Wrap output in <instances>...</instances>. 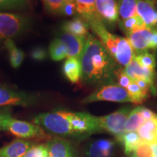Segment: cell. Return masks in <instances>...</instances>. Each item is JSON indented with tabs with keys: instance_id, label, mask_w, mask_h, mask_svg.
Listing matches in <instances>:
<instances>
[{
	"instance_id": "1",
	"label": "cell",
	"mask_w": 157,
	"mask_h": 157,
	"mask_svg": "<svg viewBox=\"0 0 157 157\" xmlns=\"http://www.w3.org/2000/svg\"><path fill=\"white\" fill-rule=\"evenodd\" d=\"M82 79L90 84H111L121 71L100 40L88 35L81 57Z\"/></svg>"
},
{
	"instance_id": "2",
	"label": "cell",
	"mask_w": 157,
	"mask_h": 157,
	"mask_svg": "<svg viewBox=\"0 0 157 157\" xmlns=\"http://www.w3.org/2000/svg\"><path fill=\"white\" fill-rule=\"evenodd\" d=\"M89 28L99 37L108 52L118 64L124 67L128 66L135 56L128 39L111 34L101 20L90 23Z\"/></svg>"
},
{
	"instance_id": "3",
	"label": "cell",
	"mask_w": 157,
	"mask_h": 157,
	"mask_svg": "<svg viewBox=\"0 0 157 157\" xmlns=\"http://www.w3.org/2000/svg\"><path fill=\"white\" fill-rule=\"evenodd\" d=\"M34 124L44 130L55 135L70 136L76 135L67 116L66 111H56L38 114L34 117Z\"/></svg>"
},
{
	"instance_id": "4",
	"label": "cell",
	"mask_w": 157,
	"mask_h": 157,
	"mask_svg": "<svg viewBox=\"0 0 157 157\" xmlns=\"http://www.w3.org/2000/svg\"><path fill=\"white\" fill-rule=\"evenodd\" d=\"M28 16L17 13H0V43L23 34L30 28Z\"/></svg>"
},
{
	"instance_id": "5",
	"label": "cell",
	"mask_w": 157,
	"mask_h": 157,
	"mask_svg": "<svg viewBox=\"0 0 157 157\" xmlns=\"http://www.w3.org/2000/svg\"><path fill=\"white\" fill-rule=\"evenodd\" d=\"M1 130L7 131L22 139H47L49 137L44 129L39 125L15 119L12 116L4 120Z\"/></svg>"
},
{
	"instance_id": "6",
	"label": "cell",
	"mask_w": 157,
	"mask_h": 157,
	"mask_svg": "<svg viewBox=\"0 0 157 157\" xmlns=\"http://www.w3.org/2000/svg\"><path fill=\"white\" fill-rule=\"evenodd\" d=\"M39 101L38 94L23 91L6 84H0V106L16 105L29 107L36 105Z\"/></svg>"
},
{
	"instance_id": "7",
	"label": "cell",
	"mask_w": 157,
	"mask_h": 157,
	"mask_svg": "<svg viewBox=\"0 0 157 157\" xmlns=\"http://www.w3.org/2000/svg\"><path fill=\"white\" fill-rule=\"evenodd\" d=\"M130 111V109L126 107L111 114L98 117V124L101 130L111 133L119 140L121 135L125 133V124Z\"/></svg>"
},
{
	"instance_id": "8",
	"label": "cell",
	"mask_w": 157,
	"mask_h": 157,
	"mask_svg": "<svg viewBox=\"0 0 157 157\" xmlns=\"http://www.w3.org/2000/svg\"><path fill=\"white\" fill-rule=\"evenodd\" d=\"M111 101L117 103H132V98L129 96L126 89L117 84H108L104 85L96 90L82 101L84 103H90L96 101Z\"/></svg>"
},
{
	"instance_id": "9",
	"label": "cell",
	"mask_w": 157,
	"mask_h": 157,
	"mask_svg": "<svg viewBox=\"0 0 157 157\" xmlns=\"http://www.w3.org/2000/svg\"><path fill=\"white\" fill-rule=\"evenodd\" d=\"M67 116L76 135L92 134L102 131L98 124V117L86 112L70 111H67Z\"/></svg>"
},
{
	"instance_id": "10",
	"label": "cell",
	"mask_w": 157,
	"mask_h": 157,
	"mask_svg": "<svg viewBox=\"0 0 157 157\" xmlns=\"http://www.w3.org/2000/svg\"><path fill=\"white\" fill-rule=\"evenodd\" d=\"M136 13L146 28H157V0H137Z\"/></svg>"
},
{
	"instance_id": "11",
	"label": "cell",
	"mask_w": 157,
	"mask_h": 157,
	"mask_svg": "<svg viewBox=\"0 0 157 157\" xmlns=\"http://www.w3.org/2000/svg\"><path fill=\"white\" fill-rule=\"evenodd\" d=\"M58 39L63 48L67 58L74 57L81 60L86 39L80 38L66 32L63 33L58 37Z\"/></svg>"
},
{
	"instance_id": "12",
	"label": "cell",
	"mask_w": 157,
	"mask_h": 157,
	"mask_svg": "<svg viewBox=\"0 0 157 157\" xmlns=\"http://www.w3.org/2000/svg\"><path fill=\"white\" fill-rule=\"evenodd\" d=\"M96 9L104 25H113L119 21L118 5L116 0H95Z\"/></svg>"
},
{
	"instance_id": "13",
	"label": "cell",
	"mask_w": 157,
	"mask_h": 157,
	"mask_svg": "<svg viewBox=\"0 0 157 157\" xmlns=\"http://www.w3.org/2000/svg\"><path fill=\"white\" fill-rule=\"evenodd\" d=\"M123 71L133 80H144L148 82L151 86L153 91L154 92V81L156 76L154 70L143 67L138 63L134 57L129 64Z\"/></svg>"
},
{
	"instance_id": "14",
	"label": "cell",
	"mask_w": 157,
	"mask_h": 157,
	"mask_svg": "<svg viewBox=\"0 0 157 157\" xmlns=\"http://www.w3.org/2000/svg\"><path fill=\"white\" fill-rule=\"evenodd\" d=\"M152 29H144L133 31L127 36V39L130 42L131 46L137 56L148 52L150 50V41Z\"/></svg>"
},
{
	"instance_id": "15",
	"label": "cell",
	"mask_w": 157,
	"mask_h": 157,
	"mask_svg": "<svg viewBox=\"0 0 157 157\" xmlns=\"http://www.w3.org/2000/svg\"><path fill=\"white\" fill-rule=\"evenodd\" d=\"M49 157H76L75 150L67 140L56 137L46 143Z\"/></svg>"
},
{
	"instance_id": "16",
	"label": "cell",
	"mask_w": 157,
	"mask_h": 157,
	"mask_svg": "<svg viewBox=\"0 0 157 157\" xmlns=\"http://www.w3.org/2000/svg\"><path fill=\"white\" fill-rule=\"evenodd\" d=\"M114 143L108 139H101L90 143L87 157H113Z\"/></svg>"
},
{
	"instance_id": "17",
	"label": "cell",
	"mask_w": 157,
	"mask_h": 157,
	"mask_svg": "<svg viewBox=\"0 0 157 157\" xmlns=\"http://www.w3.org/2000/svg\"><path fill=\"white\" fill-rule=\"evenodd\" d=\"M76 10L80 17L89 25L90 23L101 20L96 9L95 0H74Z\"/></svg>"
},
{
	"instance_id": "18",
	"label": "cell",
	"mask_w": 157,
	"mask_h": 157,
	"mask_svg": "<svg viewBox=\"0 0 157 157\" xmlns=\"http://www.w3.org/2000/svg\"><path fill=\"white\" fill-rule=\"evenodd\" d=\"M32 146L34 143L31 141L16 139L7 146L0 148V157H22Z\"/></svg>"
},
{
	"instance_id": "19",
	"label": "cell",
	"mask_w": 157,
	"mask_h": 157,
	"mask_svg": "<svg viewBox=\"0 0 157 157\" xmlns=\"http://www.w3.org/2000/svg\"><path fill=\"white\" fill-rule=\"evenodd\" d=\"M89 25L82 17H74L62 25L64 32L83 39H86L89 35Z\"/></svg>"
},
{
	"instance_id": "20",
	"label": "cell",
	"mask_w": 157,
	"mask_h": 157,
	"mask_svg": "<svg viewBox=\"0 0 157 157\" xmlns=\"http://www.w3.org/2000/svg\"><path fill=\"white\" fill-rule=\"evenodd\" d=\"M63 71L68 81L73 84H76L82 78L81 60L74 57L68 58L63 64Z\"/></svg>"
},
{
	"instance_id": "21",
	"label": "cell",
	"mask_w": 157,
	"mask_h": 157,
	"mask_svg": "<svg viewBox=\"0 0 157 157\" xmlns=\"http://www.w3.org/2000/svg\"><path fill=\"white\" fill-rule=\"evenodd\" d=\"M140 139L150 143H157V116L146 120L137 130Z\"/></svg>"
},
{
	"instance_id": "22",
	"label": "cell",
	"mask_w": 157,
	"mask_h": 157,
	"mask_svg": "<svg viewBox=\"0 0 157 157\" xmlns=\"http://www.w3.org/2000/svg\"><path fill=\"white\" fill-rule=\"evenodd\" d=\"M5 46L8 52L9 60L12 67L19 68L25 58L24 52L17 48L13 39H7L5 41Z\"/></svg>"
},
{
	"instance_id": "23",
	"label": "cell",
	"mask_w": 157,
	"mask_h": 157,
	"mask_svg": "<svg viewBox=\"0 0 157 157\" xmlns=\"http://www.w3.org/2000/svg\"><path fill=\"white\" fill-rule=\"evenodd\" d=\"M119 25L121 30L127 36L133 31L146 28V25L141 17L136 15L126 20L119 21Z\"/></svg>"
},
{
	"instance_id": "24",
	"label": "cell",
	"mask_w": 157,
	"mask_h": 157,
	"mask_svg": "<svg viewBox=\"0 0 157 157\" xmlns=\"http://www.w3.org/2000/svg\"><path fill=\"white\" fill-rule=\"evenodd\" d=\"M119 140L122 143L125 154L129 156L140 142L141 139L137 131H133L125 132L121 135Z\"/></svg>"
},
{
	"instance_id": "25",
	"label": "cell",
	"mask_w": 157,
	"mask_h": 157,
	"mask_svg": "<svg viewBox=\"0 0 157 157\" xmlns=\"http://www.w3.org/2000/svg\"><path fill=\"white\" fill-rule=\"evenodd\" d=\"M118 12L121 20H126L137 15V0H118Z\"/></svg>"
},
{
	"instance_id": "26",
	"label": "cell",
	"mask_w": 157,
	"mask_h": 157,
	"mask_svg": "<svg viewBox=\"0 0 157 157\" xmlns=\"http://www.w3.org/2000/svg\"><path fill=\"white\" fill-rule=\"evenodd\" d=\"M145 121V119L140 114V107L135 108L130 111L127 118L125 124V132L137 131Z\"/></svg>"
},
{
	"instance_id": "27",
	"label": "cell",
	"mask_w": 157,
	"mask_h": 157,
	"mask_svg": "<svg viewBox=\"0 0 157 157\" xmlns=\"http://www.w3.org/2000/svg\"><path fill=\"white\" fill-rule=\"evenodd\" d=\"M128 92L129 96L132 98V103H141L146 100L148 97V94L145 93L140 89V87L137 85L135 81H133L126 88Z\"/></svg>"
},
{
	"instance_id": "28",
	"label": "cell",
	"mask_w": 157,
	"mask_h": 157,
	"mask_svg": "<svg viewBox=\"0 0 157 157\" xmlns=\"http://www.w3.org/2000/svg\"><path fill=\"white\" fill-rule=\"evenodd\" d=\"M29 6V0H0V11L21 10Z\"/></svg>"
},
{
	"instance_id": "29",
	"label": "cell",
	"mask_w": 157,
	"mask_h": 157,
	"mask_svg": "<svg viewBox=\"0 0 157 157\" xmlns=\"http://www.w3.org/2000/svg\"><path fill=\"white\" fill-rule=\"evenodd\" d=\"M49 53H50V58L55 61H60L67 58V56L58 38L54 39L51 42L49 47Z\"/></svg>"
},
{
	"instance_id": "30",
	"label": "cell",
	"mask_w": 157,
	"mask_h": 157,
	"mask_svg": "<svg viewBox=\"0 0 157 157\" xmlns=\"http://www.w3.org/2000/svg\"><path fill=\"white\" fill-rule=\"evenodd\" d=\"M129 156L132 157H153L154 154L150 143L141 140Z\"/></svg>"
},
{
	"instance_id": "31",
	"label": "cell",
	"mask_w": 157,
	"mask_h": 157,
	"mask_svg": "<svg viewBox=\"0 0 157 157\" xmlns=\"http://www.w3.org/2000/svg\"><path fill=\"white\" fill-rule=\"evenodd\" d=\"M135 58L138 62V63L143 67L148 68V69L154 70L156 67V59L154 55L149 52H144L138 56H135Z\"/></svg>"
},
{
	"instance_id": "32",
	"label": "cell",
	"mask_w": 157,
	"mask_h": 157,
	"mask_svg": "<svg viewBox=\"0 0 157 157\" xmlns=\"http://www.w3.org/2000/svg\"><path fill=\"white\" fill-rule=\"evenodd\" d=\"M22 157H49L48 148L46 144L34 145Z\"/></svg>"
},
{
	"instance_id": "33",
	"label": "cell",
	"mask_w": 157,
	"mask_h": 157,
	"mask_svg": "<svg viewBox=\"0 0 157 157\" xmlns=\"http://www.w3.org/2000/svg\"><path fill=\"white\" fill-rule=\"evenodd\" d=\"M66 0H43L45 9L52 14L60 15V10Z\"/></svg>"
},
{
	"instance_id": "34",
	"label": "cell",
	"mask_w": 157,
	"mask_h": 157,
	"mask_svg": "<svg viewBox=\"0 0 157 157\" xmlns=\"http://www.w3.org/2000/svg\"><path fill=\"white\" fill-rule=\"evenodd\" d=\"M77 13L76 5L74 0H66L63 5L60 15L65 16H73Z\"/></svg>"
},
{
	"instance_id": "35",
	"label": "cell",
	"mask_w": 157,
	"mask_h": 157,
	"mask_svg": "<svg viewBox=\"0 0 157 157\" xmlns=\"http://www.w3.org/2000/svg\"><path fill=\"white\" fill-rule=\"evenodd\" d=\"M30 56L36 61H43L48 57V52L42 47H36L31 50Z\"/></svg>"
},
{
	"instance_id": "36",
	"label": "cell",
	"mask_w": 157,
	"mask_h": 157,
	"mask_svg": "<svg viewBox=\"0 0 157 157\" xmlns=\"http://www.w3.org/2000/svg\"><path fill=\"white\" fill-rule=\"evenodd\" d=\"M117 80L119 85L121 87L124 88V89H126L129 84L134 81V80L132 79L128 75H127V74L124 72L123 70L121 71L118 74Z\"/></svg>"
},
{
	"instance_id": "37",
	"label": "cell",
	"mask_w": 157,
	"mask_h": 157,
	"mask_svg": "<svg viewBox=\"0 0 157 157\" xmlns=\"http://www.w3.org/2000/svg\"><path fill=\"white\" fill-rule=\"evenodd\" d=\"M140 112L141 116H142L143 119H145V121L151 119L157 116V114L153 112L152 111H151V110L144 107H140Z\"/></svg>"
},
{
	"instance_id": "38",
	"label": "cell",
	"mask_w": 157,
	"mask_h": 157,
	"mask_svg": "<svg viewBox=\"0 0 157 157\" xmlns=\"http://www.w3.org/2000/svg\"><path fill=\"white\" fill-rule=\"evenodd\" d=\"M150 50H157V28L152 29L150 41Z\"/></svg>"
},
{
	"instance_id": "39",
	"label": "cell",
	"mask_w": 157,
	"mask_h": 157,
	"mask_svg": "<svg viewBox=\"0 0 157 157\" xmlns=\"http://www.w3.org/2000/svg\"><path fill=\"white\" fill-rule=\"evenodd\" d=\"M10 112L8 109H2L0 110V130L2 128V124L4 120L7 119V117H10Z\"/></svg>"
},
{
	"instance_id": "40",
	"label": "cell",
	"mask_w": 157,
	"mask_h": 157,
	"mask_svg": "<svg viewBox=\"0 0 157 157\" xmlns=\"http://www.w3.org/2000/svg\"><path fill=\"white\" fill-rule=\"evenodd\" d=\"M151 149L153 154H154V156L157 157V143H151Z\"/></svg>"
},
{
	"instance_id": "41",
	"label": "cell",
	"mask_w": 157,
	"mask_h": 157,
	"mask_svg": "<svg viewBox=\"0 0 157 157\" xmlns=\"http://www.w3.org/2000/svg\"><path fill=\"white\" fill-rule=\"evenodd\" d=\"M153 157H154V156H153Z\"/></svg>"
}]
</instances>
